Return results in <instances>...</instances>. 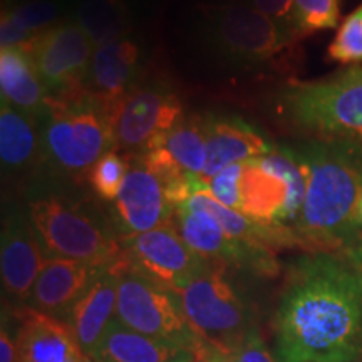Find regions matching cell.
<instances>
[{
  "instance_id": "6da1fadb",
  "label": "cell",
  "mask_w": 362,
  "mask_h": 362,
  "mask_svg": "<svg viewBox=\"0 0 362 362\" xmlns=\"http://www.w3.org/2000/svg\"><path fill=\"white\" fill-rule=\"evenodd\" d=\"M279 362H361L362 280L336 253L288 269L274 315Z\"/></svg>"
},
{
  "instance_id": "7a4b0ae2",
  "label": "cell",
  "mask_w": 362,
  "mask_h": 362,
  "mask_svg": "<svg viewBox=\"0 0 362 362\" xmlns=\"http://www.w3.org/2000/svg\"><path fill=\"white\" fill-rule=\"evenodd\" d=\"M305 175V198L293 232L309 253H342L361 237L362 146L307 139L291 144Z\"/></svg>"
},
{
  "instance_id": "3957f363",
  "label": "cell",
  "mask_w": 362,
  "mask_h": 362,
  "mask_svg": "<svg viewBox=\"0 0 362 362\" xmlns=\"http://www.w3.org/2000/svg\"><path fill=\"white\" fill-rule=\"evenodd\" d=\"M117 106L83 90L49 98V110L39 123L40 165L45 171L69 180L88 176L94 163L115 149Z\"/></svg>"
},
{
  "instance_id": "277c9868",
  "label": "cell",
  "mask_w": 362,
  "mask_h": 362,
  "mask_svg": "<svg viewBox=\"0 0 362 362\" xmlns=\"http://www.w3.org/2000/svg\"><path fill=\"white\" fill-rule=\"evenodd\" d=\"M25 210L49 257L110 265L123 253L110 216L83 200L40 188L27 197Z\"/></svg>"
},
{
  "instance_id": "5b68a950",
  "label": "cell",
  "mask_w": 362,
  "mask_h": 362,
  "mask_svg": "<svg viewBox=\"0 0 362 362\" xmlns=\"http://www.w3.org/2000/svg\"><path fill=\"white\" fill-rule=\"evenodd\" d=\"M277 107L284 119L314 139L362 146V67L285 86Z\"/></svg>"
},
{
  "instance_id": "8992f818",
  "label": "cell",
  "mask_w": 362,
  "mask_h": 362,
  "mask_svg": "<svg viewBox=\"0 0 362 362\" xmlns=\"http://www.w3.org/2000/svg\"><path fill=\"white\" fill-rule=\"evenodd\" d=\"M208 47L230 64L253 69L274 61L296 37L267 13L245 4H218L202 8Z\"/></svg>"
},
{
  "instance_id": "52a82bcc",
  "label": "cell",
  "mask_w": 362,
  "mask_h": 362,
  "mask_svg": "<svg viewBox=\"0 0 362 362\" xmlns=\"http://www.w3.org/2000/svg\"><path fill=\"white\" fill-rule=\"evenodd\" d=\"M116 319L136 332L198 352L206 346L188 322L178 293L131 269L123 253L117 262Z\"/></svg>"
},
{
  "instance_id": "ba28073f",
  "label": "cell",
  "mask_w": 362,
  "mask_h": 362,
  "mask_svg": "<svg viewBox=\"0 0 362 362\" xmlns=\"http://www.w3.org/2000/svg\"><path fill=\"white\" fill-rule=\"evenodd\" d=\"M178 296L194 332L216 349L233 354L247 334L257 327L250 307L226 279L221 265L211 264Z\"/></svg>"
},
{
  "instance_id": "9c48e42d",
  "label": "cell",
  "mask_w": 362,
  "mask_h": 362,
  "mask_svg": "<svg viewBox=\"0 0 362 362\" xmlns=\"http://www.w3.org/2000/svg\"><path fill=\"white\" fill-rule=\"evenodd\" d=\"M121 245L131 269L176 293L211 265L185 242L173 220L149 232L121 238Z\"/></svg>"
},
{
  "instance_id": "30bf717a",
  "label": "cell",
  "mask_w": 362,
  "mask_h": 362,
  "mask_svg": "<svg viewBox=\"0 0 362 362\" xmlns=\"http://www.w3.org/2000/svg\"><path fill=\"white\" fill-rule=\"evenodd\" d=\"M183 116V104L168 86L139 83L117 106L115 149L128 155L155 149Z\"/></svg>"
},
{
  "instance_id": "8fae6325",
  "label": "cell",
  "mask_w": 362,
  "mask_h": 362,
  "mask_svg": "<svg viewBox=\"0 0 362 362\" xmlns=\"http://www.w3.org/2000/svg\"><path fill=\"white\" fill-rule=\"evenodd\" d=\"M21 49L33 59L49 98H66L83 88L96 47L74 21H64Z\"/></svg>"
},
{
  "instance_id": "7c38bea8",
  "label": "cell",
  "mask_w": 362,
  "mask_h": 362,
  "mask_svg": "<svg viewBox=\"0 0 362 362\" xmlns=\"http://www.w3.org/2000/svg\"><path fill=\"white\" fill-rule=\"evenodd\" d=\"M173 221L185 242L211 264L237 267L259 277H275L279 274L275 252L232 238L205 210L181 203L176 206Z\"/></svg>"
},
{
  "instance_id": "4fadbf2b",
  "label": "cell",
  "mask_w": 362,
  "mask_h": 362,
  "mask_svg": "<svg viewBox=\"0 0 362 362\" xmlns=\"http://www.w3.org/2000/svg\"><path fill=\"white\" fill-rule=\"evenodd\" d=\"M128 158V175L107 214L119 238L134 237L168 223L176 210L161 180L146 165L141 153Z\"/></svg>"
},
{
  "instance_id": "5bb4252c",
  "label": "cell",
  "mask_w": 362,
  "mask_h": 362,
  "mask_svg": "<svg viewBox=\"0 0 362 362\" xmlns=\"http://www.w3.org/2000/svg\"><path fill=\"white\" fill-rule=\"evenodd\" d=\"M51 257L35 232L25 208L4 214L0 238V277L4 293L16 305H27L45 262Z\"/></svg>"
},
{
  "instance_id": "9a60e30c",
  "label": "cell",
  "mask_w": 362,
  "mask_h": 362,
  "mask_svg": "<svg viewBox=\"0 0 362 362\" xmlns=\"http://www.w3.org/2000/svg\"><path fill=\"white\" fill-rule=\"evenodd\" d=\"M13 319L17 362H93L64 320L30 305L13 307Z\"/></svg>"
},
{
  "instance_id": "2e32d148",
  "label": "cell",
  "mask_w": 362,
  "mask_h": 362,
  "mask_svg": "<svg viewBox=\"0 0 362 362\" xmlns=\"http://www.w3.org/2000/svg\"><path fill=\"white\" fill-rule=\"evenodd\" d=\"M139 76L141 45L126 35L94 49L81 90L117 106L139 84Z\"/></svg>"
},
{
  "instance_id": "e0dca14e",
  "label": "cell",
  "mask_w": 362,
  "mask_h": 362,
  "mask_svg": "<svg viewBox=\"0 0 362 362\" xmlns=\"http://www.w3.org/2000/svg\"><path fill=\"white\" fill-rule=\"evenodd\" d=\"M203 117L206 136V165L200 176L203 183L226 166L265 156L277 148V144H272L255 126L243 117L214 112L203 115Z\"/></svg>"
},
{
  "instance_id": "ac0fdd59",
  "label": "cell",
  "mask_w": 362,
  "mask_h": 362,
  "mask_svg": "<svg viewBox=\"0 0 362 362\" xmlns=\"http://www.w3.org/2000/svg\"><path fill=\"white\" fill-rule=\"evenodd\" d=\"M110 265L51 257L39 274L27 305L64 320L72 305L89 291L90 285Z\"/></svg>"
},
{
  "instance_id": "d6986e66",
  "label": "cell",
  "mask_w": 362,
  "mask_h": 362,
  "mask_svg": "<svg viewBox=\"0 0 362 362\" xmlns=\"http://www.w3.org/2000/svg\"><path fill=\"white\" fill-rule=\"evenodd\" d=\"M117 259L99 275L89 291L72 305L64 322L78 339L86 356H93L98 344L116 319L117 309Z\"/></svg>"
},
{
  "instance_id": "ffe728a7",
  "label": "cell",
  "mask_w": 362,
  "mask_h": 362,
  "mask_svg": "<svg viewBox=\"0 0 362 362\" xmlns=\"http://www.w3.org/2000/svg\"><path fill=\"white\" fill-rule=\"evenodd\" d=\"M203 351V349H202ZM200 351V352H202ZM198 351L126 327L115 319L90 356L93 362H197Z\"/></svg>"
},
{
  "instance_id": "44dd1931",
  "label": "cell",
  "mask_w": 362,
  "mask_h": 362,
  "mask_svg": "<svg viewBox=\"0 0 362 362\" xmlns=\"http://www.w3.org/2000/svg\"><path fill=\"white\" fill-rule=\"evenodd\" d=\"M0 93L22 115L40 123L49 110V94L24 49L2 47L0 51Z\"/></svg>"
},
{
  "instance_id": "7402d4cb",
  "label": "cell",
  "mask_w": 362,
  "mask_h": 362,
  "mask_svg": "<svg viewBox=\"0 0 362 362\" xmlns=\"http://www.w3.org/2000/svg\"><path fill=\"white\" fill-rule=\"evenodd\" d=\"M0 160L7 175H22L40 163V129L33 117L0 104Z\"/></svg>"
},
{
  "instance_id": "603a6c76",
  "label": "cell",
  "mask_w": 362,
  "mask_h": 362,
  "mask_svg": "<svg viewBox=\"0 0 362 362\" xmlns=\"http://www.w3.org/2000/svg\"><path fill=\"white\" fill-rule=\"evenodd\" d=\"M59 17L61 7L51 0H29L4 8L0 22L2 47H24L44 30L59 24Z\"/></svg>"
},
{
  "instance_id": "cb8c5ba5",
  "label": "cell",
  "mask_w": 362,
  "mask_h": 362,
  "mask_svg": "<svg viewBox=\"0 0 362 362\" xmlns=\"http://www.w3.org/2000/svg\"><path fill=\"white\" fill-rule=\"evenodd\" d=\"M74 22L93 40L94 47L126 37L131 17L126 0H81Z\"/></svg>"
},
{
  "instance_id": "d4e9b609",
  "label": "cell",
  "mask_w": 362,
  "mask_h": 362,
  "mask_svg": "<svg viewBox=\"0 0 362 362\" xmlns=\"http://www.w3.org/2000/svg\"><path fill=\"white\" fill-rule=\"evenodd\" d=\"M192 176H202L206 165V136L203 115L183 116L171 128L160 146Z\"/></svg>"
},
{
  "instance_id": "484cf974",
  "label": "cell",
  "mask_w": 362,
  "mask_h": 362,
  "mask_svg": "<svg viewBox=\"0 0 362 362\" xmlns=\"http://www.w3.org/2000/svg\"><path fill=\"white\" fill-rule=\"evenodd\" d=\"M341 24V0H296L291 13V29L297 37L319 30L336 29Z\"/></svg>"
},
{
  "instance_id": "4316f807",
  "label": "cell",
  "mask_w": 362,
  "mask_h": 362,
  "mask_svg": "<svg viewBox=\"0 0 362 362\" xmlns=\"http://www.w3.org/2000/svg\"><path fill=\"white\" fill-rule=\"evenodd\" d=\"M128 170L129 158L119 155L116 149H111L94 163L86 178L101 200L112 203L123 188Z\"/></svg>"
},
{
  "instance_id": "83f0119b",
  "label": "cell",
  "mask_w": 362,
  "mask_h": 362,
  "mask_svg": "<svg viewBox=\"0 0 362 362\" xmlns=\"http://www.w3.org/2000/svg\"><path fill=\"white\" fill-rule=\"evenodd\" d=\"M327 57L344 66L362 64V4L339 24L327 47Z\"/></svg>"
},
{
  "instance_id": "f1b7e54d",
  "label": "cell",
  "mask_w": 362,
  "mask_h": 362,
  "mask_svg": "<svg viewBox=\"0 0 362 362\" xmlns=\"http://www.w3.org/2000/svg\"><path fill=\"white\" fill-rule=\"evenodd\" d=\"M240 175H242V161L226 166L220 173L206 181V192L216 202L226 208L238 211L240 206Z\"/></svg>"
},
{
  "instance_id": "f546056e",
  "label": "cell",
  "mask_w": 362,
  "mask_h": 362,
  "mask_svg": "<svg viewBox=\"0 0 362 362\" xmlns=\"http://www.w3.org/2000/svg\"><path fill=\"white\" fill-rule=\"evenodd\" d=\"M232 356L235 362H279L257 327L247 334Z\"/></svg>"
},
{
  "instance_id": "4dcf8cb0",
  "label": "cell",
  "mask_w": 362,
  "mask_h": 362,
  "mask_svg": "<svg viewBox=\"0 0 362 362\" xmlns=\"http://www.w3.org/2000/svg\"><path fill=\"white\" fill-rule=\"evenodd\" d=\"M235 2L245 4V6H250L257 8V11L267 13V16L277 21L284 29H287L293 35L291 29V13L296 0H235Z\"/></svg>"
},
{
  "instance_id": "1f68e13d",
  "label": "cell",
  "mask_w": 362,
  "mask_h": 362,
  "mask_svg": "<svg viewBox=\"0 0 362 362\" xmlns=\"http://www.w3.org/2000/svg\"><path fill=\"white\" fill-rule=\"evenodd\" d=\"M339 257H341V259L346 262V264L349 265L362 280V235L356 240L354 243H352L351 247H347Z\"/></svg>"
},
{
  "instance_id": "d6a6232c",
  "label": "cell",
  "mask_w": 362,
  "mask_h": 362,
  "mask_svg": "<svg viewBox=\"0 0 362 362\" xmlns=\"http://www.w3.org/2000/svg\"><path fill=\"white\" fill-rule=\"evenodd\" d=\"M197 362H235L233 356L230 352L216 349V347L206 346L203 347V351L198 354Z\"/></svg>"
},
{
  "instance_id": "836d02e7",
  "label": "cell",
  "mask_w": 362,
  "mask_h": 362,
  "mask_svg": "<svg viewBox=\"0 0 362 362\" xmlns=\"http://www.w3.org/2000/svg\"><path fill=\"white\" fill-rule=\"evenodd\" d=\"M357 215H359V221L362 225V193H361V198H359V205H357Z\"/></svg>"
},
{
  "instance_id": "e575fe53",
  "label": "cell",
  "mask_w": 362,
  "mask_h": 362,
  "mask_svg": "<svg viewBox=\"0 0 362 362\" xmlns=\"http://www.w3.org/2000/svg\"><path fill=\"white\" fill-rule=\"evenodd\" d=\"M51 2H56L57 4V2H66V0H51Z\"/></svg>"
}]
</instances>
